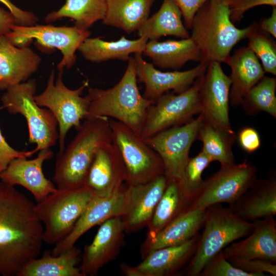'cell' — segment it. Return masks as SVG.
Instances as JSON below:
<instances>
[{
  "mask_svg": "<svg viewBox=\"0 0 276 276\" xmlns=\"http://www.w3.org/2000/svg\"><path fill=\"white\" fill-rule=\"evenodd\" d=\"M43 228L35 204L14 186L0 181V275L18 276L40 255Z\"/></svg>",
  "mask_w": 276,
  "mask_h": 276,
  "instance_id": "cell-1",
  "label": "cell"
},
{
  "mask_svg": "<svg viewBox=\"0 0 276 276\" xmlns=\"http://www.w3.org/2000/svg\"><path fill=\"white\" fill-rule=\"evenodd\" d=\"M84 120L67 147L57 154L52 180L58 190L84 186L96 152L104 145L112 142L108 118L91 116Z\"/></svg>",
  "mask_w": 276,
  "mask_h": 276,
  "instance_id": "cell-2",
  "label": "cell"
},
{
  "mask_svg": "<svg viewBox=\"0 0 276 276\" xmlns=\"http://www.w3.org/2000/svg\"><path fill=\"white\" fill-rule=\"evenodd\" d=\"M120 81L106 89L89 87L88 117L114 118L141 134L149 107L154 102L142 96L137 86L134 57H129Z\"/></svg>",
  "mask_w": 276,
  "mask_h": 276,
  "instance_id": "cell-3",
  "label": "cell"
},
{
  "mask_svg": "<svg viewBox=\"0 0 276 276\" xmlns=\"http://www.w3.org/2000/svg\"><path fill=\"white\" fill-rule=\"evenodd\" d=\"M229 0H207L195 14L190 37L202 61L225 62L233 47L246 38L250 25L237 28L231 20Z\"/></svg>",
  "mask_w": 276,
  "mask_h": 276,
  "instance_id": "cell-4",
  "label": "cell"
},
{
  "mask_svg": "<svg viewBox=\"0 0 276 276\" xmlns=\"http://www.w3.org/2000/svg\"><path fill=\"white\" fill-rule=\"evenodd\" d=\"M255 221L244 220L219 204L206 209L204 229L195 252L186 268L189 276H199L205 265L232 242L248 235Z\"/></svg>",
  "mask_w": 276,
  "mask_h": 276,
  "instance_id": "cell-5",
  "label": "cell"
},
{
  "mask_svg": "<svg viewBox=\"0 0 276 276\" xmlns=\"http://www.w3.org/2000/svg\"><path fill=\"white\" fill-rule=\"evenodd\" d=\"M94 196L86 186L58 190L35 204L36 215L43 223V242L56 244L73 230Z\"/></svg>",
  "mask_w": 276,
  "mask_h": 276,
  "instance_id": "cell-6",
  "label": "cell"
},
{
  "mask_svg": "<svg viewBox=\"0 0 276 276\" xmlns=\"http://www.w3.org/2000/svg\"><path fill=\"white\" fill-rule=\"evenodd\" d=\"M37 90L35 80L30 79L6 90L1 100L3 107L11 114L23 116L29 129L28 142L36 144V150L50 149L58 140V123L48 108H43L35 102Z\"/></svg>",
  "mask_w": 276,
  "mask_h": 276,
  "instance_id": "cell-7",
  "label": "cell"
},
{
  "mask_svg": "<svg viewBox=\"0 0 276 276\" xmlns=\"http://www.w3.org/2000/svg\"><path fill=\"white\" fill-rule=\"evenodd\" d=\"M63 72H59L56 80L53 69L48 78L44 90L35 95L36 103L40 107L49 109L55 117L59 129V151L65 149V140L67 132L72 127L79 129L82 119L88 116L89 102L87 98L82 97L84 89L88 85V81L76 89L67 87L62 81Z\"/></svg>",
  "mask_w": 276,
  "mask_h": 276,
  "instance_id": "cell-8",
  "label": "cell"
},
{
  "mask_svg": "<svg viewBox=\"0 0 276 276\" xmlns=\"http://www.w3.org/2000/svg\"><path fill=\"white\" fill-rule=\"evenodd\" d=\"M109 120L112 142L124 163L128 185L145 183L164 174L161 158L140 134L119 121Z\"/></svg>",
  "mask_w": 276,
  "mask_h": 276,
  "instance_id": "cell-9",
  "label": "cell"
},
{
  "mask_svg": "<svg viewBox=\"0 0 276 276\" xmlns=\"http://www.w3.org/2000/svg\"><path fill=\"white\" fill-rule=\"evenodd\" d=\"M256 176V167L247 160L238 164L221 165L217 172L203 180L191 198L189 208L206 209L221 203L231 206L248 190Z\"/></svg>",
  "mask_w": 276,
  "mask_h": 276,
  "instance_id": "cell-10",
  "label": "cell"
},
{
  "mask_svg": "<svg viewBox=\"0 0 276 276\" xmlns=\"http://www.w3.org/2000/svg\"><path fill=\"white\" fill-rule=\"evenodd\" d=\"M203 75L182 93L167 92L151 105L141 133L144 139L167 129L185 124L201 112L199 93Z\"/></svg>",
  "mask_w": 276,
  "mask_h": 276,
  "instance_id": "cell-11",
  "label": "cell"
},
{
  "mask_svg": "<svg viewBox=\"0 0 276 276\" xmlns=\"http://www.w3.org/2000/svg\"><path fill=\"white\" fill-rule=\"evenodd\" d=\"M90 35L87 30L76 26L56 27L49 25L22 26L15 25L5 36L15 46H29L35 39L41 48L57 49L62 54V58L57 64L59 72L64 67L70 68L76 62V51Z\"/></svg>",
  "mask_w": 276,
  "mask_h": 276,
  "instance_id": "cell-12",
  "label": "cell"
},
{
  "mask_svg": "<svg viewBox=\"0 0 276 276\" xmlns=\"http://www.w3.org/2000/svg\"><path fill=\"white\" fill-rule=\"evenodd\" d=\"M203 120V116L200 113L196 119L185 124L144 139L161 158L164 165V175L167 179H178L184 184L185 170L190 158V150L197 139Z\"/></svg>",
  "mask_w": 276,
  "mask_h": 276,
  "instance_id": "cell-13",
  "label": "cell"
},
{
  "mask_svg": "<svg viewBox=\"0 0 276 276\" xmlns=\"http://www.w3.org/2000/svg\"><path fill=\"white\" fill-rule=\"evenodd\" d=\"M231 80L218 62L209 63L203 76L199 97L203 122L234 133L229 118Z\"/></svg>",
  "mask_w": 276,
  "mask_h": 276,
  "instance_id": "cell-14",
  "label": "cell"
},
{
  "mask_svg": "<svg viewBox=\"0 0 276 276\" xmlns=\"http://www.w3.org/2000/svg\"><path fill=\"white\" fill-rule=\"evenodd\" d=\"M134 59L137 82L144 83L145 86L143 97L153 102L170 90L175 94L185 91L205 73L209 65L200 62L195 67L187 71L164 72L145 61L142 54H134Z\"/></svg>",
  "mask_w": 276,
  "mask_h": 276,
  "instance_id": "cell-15",
  "label": "cell"
},
{
  "mask_svg": "<svg viewBox=\"0 0 276 276\" xmlns=\"http://www.w3.org/2000/svg\"><path fill=\"white\" fill-rule=\"evenodd\" d=\"M126 188L123 186L106 196L94 195L73 230L64 239L55 244L51 254L58 256L73 247L77 241L94 226L112 218H121L125 206Z\"/></svg>",
  "mask_w": 276,
  "mask_h": 276,
  "instance_id": "cell-16",
  "label": "cell"
},
{
  "mask_svg": "<svg viewBox=\"0 0 276 276\" xmlns=\"http://www.w3.org/2000/svg\"><path fill=\"white\" fill-rule=\"evenodd\" d=\"M167 183L164 174L151 181L126 188V203L121 220L125 232L137 231L148 225Z\"/></svg>",
  "mask_w": 276,
  "mask_h": 276,
  "instance_id": "cell-17",
  "label": "cell"
},
{
  "mask_svg": "<svg viewBox=\"0 0 276 276\" xmlns=\"http://www.w3.org/2000/svg\"><path fill=\"white\" fill-rule=\"evenodd\" d=\"M126 181V169L120 153L112 143L101 147L89 169L84 186L94 195L106 196Z\"/></svg>",
  "mask_w": 276,
  "mask_h": 276,
  "instance_id": "cell-18",
  "label": "cell"
},
{
  "mask_svg": "<svg viewBox=\"0 0 276 276\" xmlns=\"http://www.w3.org/2000/svg\"><path fill=\"white\" fill-rule=\"evenodd\" d=\"M125 232L120 217L101 224L92 242L84 247L79 267L84 276L96 275L100 268L114 260L122 246Z\"/></svg>",
  "mask_w": 276,
  "mask_h": 276,
  "instance_id": "cell-19",
  "label": "cell"
},
{
  "mask_svg": "<svg viewBox=\"0 0 276 276\" xmlns=\"http://www.w3.org/2000/svg\"><path fill=\"white\" fill-rule=\"evenodd\" d=\"M37 156L32 159L18 157L12 160L0 173L2 181L12 186L19 185L30 191L36 202L43 199L57 189L43 172L44 162L53 155L50 149L39 151Z\"/></svg>",
  "mask_w": 276,
  "mask_h": 276,
  "instance_id": "cell-20",
  "label": "cell"
},
{
  "mask_svg": "<svg viewBox=\"0 0 276 276\" xmlns=\"http://www.w3.org/2000/svg\"><path fill=\"white\" fill-rule=\"evenodd\" d=\"M41 61L29 46L16 47L5 35L0 36V90L26 81Z\"/></svg>",
  "mask_w": 276,
  "mask_h": 276,
  "instance_id": "cell-21",
  "label": "cell"
},
{
  "mask_svg": "<svg viewBox=\"0 0 276 276\" xmlns=\"http://www.w3.org/2000/svg\"><path fill=\"white\" fill-rule=\"evenodd\" d=\"M253 231L244 239L233 242L223 249L226 259H259L276 263V221L274 217L255 221Z\"/></svg>",
  "mask_w": 276,
  "mask_h": 276,
  "instance_id": "cell-22",
  "label": "cell"
},
{
  "mask_svg": "<svg viewBox=\"0 0 276 276\" xmlns=\"http://www.w3.org/2000/svg\"><path fill=\"white\" fill-rule=\"evenodd\" d=\"M240 218L255 221L276 214V178L256 179L248 190L229 207Z\"/></svg>",
  "mask_w": 276,
  "mask_h": 276,
  "instance_id": "cell-23",
  "label": "cell"
},
{
  "mask_svg": "<svg viewBox=\"0 0 276 276\" xmlns=\"http://www.w3.org/2000/svg\"><path fill=\"white\" fill-rule=\"evenodd\" d=\"M225 63L231 69L229 103L232 106H238L264 76L265 72L258 58L247 47L236 50Z\"/></svg>",
  "mask_w": 276,
  "mask_h": 276,
  "instance_id": "cell-24",
  "label": "cell"
},
{
  "mask_svg": "<svg viewBox=\"0 0 276 276\" xmlns=\"http://www.w3.org/2000/svg\"><path fill=\"white\" fill-rule=\"evenodd\" d=\"M200 235L186 242L155 250L148 254L136 268L143 276H165L175 273L189 262L196 249Z\"/></svg>",
  "mask_w": 276,
  "mask_h": 276,
  "instance_id": "cell-25",
  "label": "cell"
},
{
  "mask_svg": "<svg viewBox=\"0 0 276 276\" xmlns=\"http://www.w3.org/2000/svg\"><path fill=\"white\" fill-rule=\"evenodd\" d=\"M205 212L206 209L188 208L155 235L147 239L144 245L146 255L159 248L183 244L194 237L203 226Z\"/></svg>",
  "mask_w": 276,
  "mask_h": 276,
  "instance_id": "cell-26",
  "label": "cell"
},
{
  "mask_svg": "<svg viewBox=\"0 0 276 276\" xmlns=\"http://www.w3.org/2000/svg\"><path fill=\"white\" fill-rule=\"evenodd\" d=\"M142 54L151 59L154 66L164 69L176 70L188 61H202L199 51L190 37L179 40H150Z\"/></svg>",
  "mask_w": 276,
  "mask_h": 276,
  "instance_id": "cell-27",
  "label": "cell"
},
{
  "mask_svg": "<svg viewBox=\"0 0 276 276\" xmlns=\"http://www.w3.org/2000/svg\"><path fill=\"white\" fill-rule=\"evenodd\" d=\"M191 199L183 182L167 179L164 192L148 224L147 239L152 237L186 210Z\"/></svg>",
  "mask_w": 276,
  "mask_h": 276,
  "instance_id": "cell-28",
  "label": "cell"
},
{
  "mask_svg": "<svg viewBox=\"0 0 276 276\" xmlns=\"http://www.w3.org/2000/svg\"><path fill=\"white\" fill-rule=\"evenodd\" d=\"M148 40L145 36L135 40H129L122 36L112 41H104L101 37H88L79 47L78 51L85 59L92 62L99 63L111 59L128 61L131 54H142Z\"/></svg>",
  "mask_w": 276,
  "mask_h": 276,
  "instance_id": "cell-29",
  "label": "cell"
},
{
  "mask_svg": "<svg viewBox=\"0 0 276 276\" xmlns=\"http://www.w3.org/2000/svg\"><path fill=\"white\" fill-rule=\"evenodd\" d=\"M182 13L173 0H163L158 11L149 17L138 30L139 37L157 40L162 36L186 39L190 34L183 24Z\"/></svg>",
  "mask_w": 276,
  "mask_h": 276,
  "instance_id": "cell-30",
  "label": "cell"
},
{
  "mask_svg": "<svg viewBox=\"0 0 276 276\" xmlns=\"http://www.w3.org/2000/svg\"><path fill=\"white\" fill-rule=\"evenodd\" d=\"M154 0H107V9L102 20L130 34L138 31L149 18Z\"/></svg>",
  "mask_w": 276,
  "mask_h": 276,
  "instance_id": "cell-31",
  "label": "cell"
},
{
  "mask_svg": "<svg viewBox=\"0 0 276 276\" xmlns=\"http://www.w3.org/2000/svg\"><path fill=\"white\" fill-rule=\"evenodd\" d=\"M80 252L74 246L58 256L45 254L28 262L18 276H84L77 267Z\"/></svg>",
  "mask_w": 276,
  "mask_h": 276,
  "instance_id": "cell-32",
  "label": "cell"
},
{
  "mask_svg": "<svg viewBox=\"0 0 276 276\" xmlns=\"http://www.w3.org/2000/svg\"><path fill=\"white\" fill-rule=\"evenodd\" d=\"M106 9L107 0H66L59 10L48 14L44 21L49 23L68 17L77 27L87 30L96 21L103 20Z\"/></svg>",
  "mask_w": 276,
  "mask_h": 276,
  "instance_id": "cell-33",
  "label": "cell"
},
{
  "mask_svg": "<svg viewBox=\"0 0 276 276\" xmlns=\"http://www.w3.org/2000/svg\"><path fill=\"white\" fill-rule=\"evenodd\" d=\"M236 137L235 132H228L203 120L197 135V139L202 143L201 151L221 165L235 163L232 145Z\"/></svg>",
  "mask_w": 276,
  "mask_h": 276,
  "instance_id": "cell-34",
  "label": "cell"
},
{
  "mask_svg": "<svg viewBox=\"0 0 276 276\" xmlns=\"http://www.w3.org/2000/svg\"><path fill=\"white\" fill-rule=\"evenodd\" d=\"M276 78L264 76L247 93L241 105L246 113L265 112L276 118Z\"/></svg>",
  "mask_w": 276,
  "mask_h": 276,
  "instance_id": "cell-35",
  "label": "cell"
},
{
  "mask_svg": "<svg viewBox=\"0 0 276 276\" xmlns=\"http://www.w3.org/2000/svg\"><path fill=\"white\" fill-rule=\"evenodd\" d=\"M247 35V47L260 59L265 73L276 75V43L270 35L261 30L258 23L250 25Z\"/></svg>",
  "mask_w": 276,
  "mask_h": 276,
  "instance_id": "cell-36",
  "label": "cell"
},
{
  "mask_svg": "<svg viewBox=\"0 0 276 276\" xmlns=\"http://www.w3.org/2000/svg\"><path fill=\"white\" fill-rule=\"evenodd\" d=\"M212 162V159L202 151L196 156L190 157L185 170L184 185L191 198L202 183L203 171Z\"/></svg>",
  "mask_w": 276,
  "mask_h": 276,
  "instance_id": "cell-37",
  "label": "cell"
},
{
  "mask_svg": "<svg viewBox=\"0 0 276 276\" xmlns=\"http://www.w3.org/2000/svg\"><path fill=\"white\" fill-rule=\"evenodd\" d=\"M199 276H255L234 266L225 258L223 250L205 265Z\"/></svg>",
  "mask_w": 276,
  "mask_h": 276,
  "instance_id": "cell-38",
  "label": "cell"
},
{
  "mask_svg": "<svg viewBox=\"0 0 276 276\" xmlns=\"http://www.w3.org/2000/svg\"><path fill=\"white\" fill-rule=\"evenodd\" d=\"M235 267L255 276H265L268 273L276 275V264L259 259L231 257L227 259Z\"/></svg>",
  "mask_w": 276,
  "mask_h": 276,
  "instance_id": "cell-39",
  "label": "cell"
},
{
  "mask_svg": "<svg viewBox=\"0 0 276 276\" xmlns=\"http://www.w3.org/2000/svg\"><path fill=\"white\" fill-rule=\"evenodd\" d=\"M260 5L276 7V0H229L231 20L233 24L240 22L247 10Z\"/></svg>",
  "mask_w": 276,
  "mask_h": 276,
  "instance_id": "cell-40",
  "label": "cell"
},
{
  "mask_svg": "<svg viewBox=\"0 0 276 276\" xmlns=\"http://www.w3.org/2000/svg\"><path fill=\"white\" fill-rule=\"evenodd\" d=\"M37 151L35 148L31 151H18L10 146L0 129V173L8 166L14 159L18 157L28 158L32 156Z\"/></svg>",
  "mask_w": 276,
  "mask_h": 276,
  "instance_id": "cell-41",
  "label": "cell"
},
{
  "mask_svg": "<svg viewBox=\"0 0 276 276\" xmlns=\"http://www.w3.org/2000/svg\"><path fill=\"white\" fill-rule=\"evenodd\" d=\"M237 138L240 146L248 153L255 152L261 146L259 134L253 127H245L241 129Z\"/></svg>",
  "mask_w": 276,
  "mask_h": 276,
  "instance_id": "cell-42",
  "label": "cell"
},
{
  "mask_svg": "<svg viewBox=\"0 0 276 276\" xmlns=\"http://www.w3.org/2000/svg\"><path fill=\"white\" fill-rule=\"evenodd\" d=\"M14 17L17 24L22 26H32L36 24L38 18L33 13L23 10L15 5L11 0H0Z\"/></svg>",
  "mask_w": 276,
  "mask_h": 276,
  "instance_id": "cell-43",
  "label": "cell"
},
{
  "mask_svg": "<svg viewBox=\"0 0 276 276\" xmlns=\"http://www.w3.org/2000/svg\"><path fill=\"white\" fill-rule=\"evenodd\" d=\"M180 10L185 27L190 29L194 16L207 0H173Z\"/></svg>",
  "mask_w": 276,
  "mask_h": 276,
  "instance_id": "cell-44",
  "label": "cell"
},
{
  "mask_svg": "<svg viewBox=\"0 0 276 276\" xmlns=\"http://www.w3.org/2000/svg\"><path fill=\"white\" fill-rule=\"evenodd\" d=\"M15 25L17 24L12 13L0 6V36L9 33Z\"/></svg>",
  "mask_w": 276,
  "mask_h": 276,
  "instance_id": "cell-45",
  "label": "cell"
},
{
  "mask_svg": "<svg viewBox=\"0 0 276 276\" xmlns=\"http://www.w3.org/2000/svg\"><path fill=\"white\" fill-rule=\"evenodd\" d=\"M258 25L261 30L276 38V7H273L271 16L262 18Z\"/></svg>",
  "mask_w": 276,
  "mask_h": 276,
  "instance_id": "cell-46",
  "label": "cell"
},
{
  "mask_svg": "<svg viewBox=\"0 0 276 276\" xmlns=\"http://www.w3.org/2000/svg\"><path fill=\"white\" fill-rule=\"evenodd\" d=\"M121 270L125 275L127 276H143L142 274L136 267H132L122 264L120 266Z\"/></svg>",
  "mask_w": 276,
  "mask_h": 276,
  "instance_id": "cell-47",
  "label": "cell"
}]
</instances>
